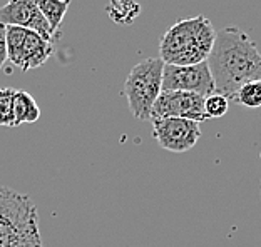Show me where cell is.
I'll list each match as a JSON object with an SVG mask.
<instances>
[{
    "mask_svg": "<svg viewBox=\"0 0 261 247\" xmlns=\"http://www.w3.org/2000/svg\"><path fill=\"white\" fill-rule=\"evenodd\" d=\"M207 67L216 85V94L234 101L236 92L248 82L261 79V52L256 42L238 27L216 32Z\"/></svg>",
    "mask_w": 261,
    "mask_h": 247,
    "instance_id": "cell-1",
    "label": "cell"
},
{
    "mask_svg": "<svg viewBox=\"0 0 261 247\" xmlns=\"http://www.w3.org/2000/svg\"><path fill=\"white\" fill-rule=\"evenodd\" d=\"M216 39V28L204 15L185 17L161 37L159 58L168 66L206 62Z\"/></svg>",
    "mask_w": 261,
    "mask_h": 247,
    "instance_id": "cell-2",
    "label": "cell"
},
{
    "mask_svg": "<svg viewBox=\"0 0 261 247\" xmlns=\"http://www.w3.org/2000/svg\"><path fill=\"white\" fill-rule=\"evenodd\" d=\"M0 247H44L31 197L0 187Z\"/></svg>",
    "mask_w": 261,
    "mask_h": 247,
    "instance_id": "cell-3",
    "label": "cell"
},
{
    "mask_svg": "<svg viewBox=\"0 0 261 247\" xmlns=\"http://www.w3.org/2000/svg\"><path fill=\"white\" fill-rule=\"evenodd\" d=\"M163 69L161 58H146L130 69L124 84V96L129 109L136 119L151 120L154 102L163 92Z\"/></svg>",
    "mask_w": 261,
    "mask_h": 247,
    "instance_id": "cell-4",
    "label": "cell"
},
{
    "mask_svg": "<svg viewBox=\"0 0 261 247\" xmlns=\"http://www.w3.org/2000/svg\"><path fill=\"white\" fill-rule=\"evenodd\" d=\"M163 90H181L207 97L216 94V85L207 62L194 66H168L163 69Z\"/></svg>",
    "mask_w": 261,
    "mask_h": 247,
    "instance_id": "cell-5",
    "label": "cell"
},
{
    "mask_svg": "<svg viewBox=\"0 0 261 247\" xmlns=\"http://www.w3.org/2000/svg\"><path fill=\"white\" fill-rule=\"evenodd\" d=\"M152 134L158 144L164 150L182 154L191 150L201 137L199 123L177 117H164V119H151Z\"/></svg>",
    "mask_w": 261,
    "mask_h": 247,
    "instance_id": "cell-6",
    "label": "cell"
},
{
    "mask_svg": "<svg viewBox=\"0 0 261 247\" xmlns=\"http://www.w3.org/2000/svg\"><path fill=\"white\" fill-rule=\"evenodd\" d=\"M164 117H177L198 123L210 120L204 112V97L181 90H163L159 94L158 101L154 102L151 119H164Z\"/></svg>",
    "mask_w": 261,
    "mask_h": 247,
    "instance_id": "cell-7",
    "label": "cell"
},
{
    "mask_svg": "<svg viewBox=\"0 0 261 247\" xmlns=\"http://www.w3.org/2000/svg\"><path fill=\"white\" fill-rule=\"evenodd\" d=\"M0 23L5 27H22L37 32L47 40H54L50 27L35 5V0H7L0 7Z\"/></svg>",
    "mask_w": 261,
    "mask_h": 247,
    "instance_id": "cell-8",
    "label": "cell"
},
{
    "mask_svg": "<svg viewBox=\"0 0 261 247\" xmlns=\"http://www.w3.org/2000/svg\"><path fill=\"white\" fill-rule=\"evenodd\" d=\"M54 54V40H47L37 32L25 28V37H23L22 55L19 62V69L23 72H29L32 69H37L49 60Z\"/></svg>",
    "mask_w": 261,
    "mask_h": 247,
    "instance_id": "cell-9",
    "label": "cell"
},
{
    "mask_svg": "<svg viewBox=\"0 0 261 247\" xmlns=\"http://www.w3.org/2000/svg\"><path fill=\"white\" fill-rule=\"evenodd\" d=\"M40 119V109L35 99L25 90H15L14 96V127L34 123Z\"/></svg>",
    "mask_w": 261,
    "mask_h": 247,
    "instance_id": "cell-10",
    "label": "cell"
},
{
    "mask_svg": "<svg viewBox=\"0 0 261 247\" xmlns=\"http://www.w3.org/2000/svg\"><path fill=\"white\" fill-rule=\"evenodd\" d=\"M35 5L40 10V14L47 20L50 27V32L54 39L59 35V28L62 25V20L69 10L70 0H35Z\"/></svg>",
    "mask_w": 261,
    "mask_h": 247,
    "instance_id": "cell-11",
    "label": "cell"
},
{
    "mask_svg": "<svg viewBox=\"0 0 261 247\" xmlns=\"http://www.w3.org/2000/svg\"><path fill=\"white\" fill-rule=\"evenodd\" d=\"M106 14L117 25H130L141 14V5L136 0H109Z\"/></svg>",
    "mask_w": 261,
    "mask_h": 247,
    "instance_id": "cell-12",
    "label": "cell"
},
{
    "mask_svg": "<svg viewBox=\"0 0 261 247\" xmlns=\"http://www.w3.org/2000/svg\"><path fill=\"white\" fill-rule=\"evenodd\" d=\"M233 102L243 105V107H248V109L261 107V79L241 85L240 90L236 92V97Z\"/></svg>",
    "mask_w": 261,
    "mask_h": 247,
    "instance_id": "cell-13",
    "label": "cell"
},
{
    "mask_svg": "<svg viewBox=\"0 0 261 247\" xmlns=\"http://www.w3.org/2000/svg\"><path fill=\"white\" fill-rule=\"evenodd\" d=\"M14 96L15 89H0V126L14 127Z\"/></svg>",
    "mask_w": 261,
    "mask_h": 247,
    "instance_id": "cell-14",
    "label": "cell"
},
{
    "mask_svg": "<svg viewBox=\"0 0 261 247\" xmlns=\"http://www.w3.org/2000/svg\"><path fill=\"white\" fill-rule=\"evenodd\" d=\"M229 109V101L221 94H213V96L204 97V112L210 119H218L223 117Z\"/></svg>",
    "mask_w": 261,
    "mask_h": 247,
    "instance_id": "cell-15",
    "label": "cell"
},
{
    "mask_svg": "<svg viewBox=\"0 0 261 247\" xmlns=\"http://www.w3.org/2000/svg\"><path fill=\"white\" fill-rule=\"evenodd\" d=\"M7 62V45H5V25L0 23V69Z\"/></svg>",
    "mask_w": 261,
    "mask_h": 247,
    "instance_id": "cell-16",
    "label": "cell"
},
{
    "mask_svg": "<svg viewBox=\"0 0 261 247\" xmlns=\"http://www.w3.org/2000/svg\"><path fill=\"white\" fill-rule=\"evenodd\" d=\"M259 157H261V152H259Z\"/></svg>",
    "mask_w": 261,
    "mask_h": 247,
    "instance_id": "cell-17",
    "label": "cell"
},
{
    "mask_svg": "<svg viewBox=\"0 0 261 247\" xmlns=\"http://www.w3.org/2000/svg\"><path fill=\"white\" fill-rule=\"evenodd\" d=\"M259 196H261V192H259Z\"/></svg>",
    "mask_w": 261,
    "mask_h": 247,
    "instance_id": "cell-18",
    "label": "cell"
}]
</instances>
